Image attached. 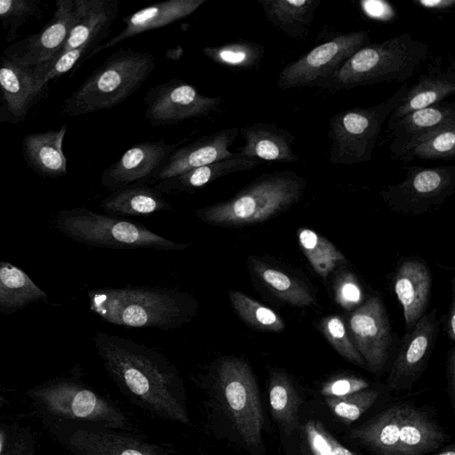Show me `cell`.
Here are the masks:
<instances>
[{
	"label": "cell",
	"mask_w": 455,
	"mask_h": 455,
	"mask_svg": "<svg viewBox=\"0 0 455 455\" xmlns=\"http://www.w3.org/2000/svg\"><path fill=\"white\" fill-rule=\"evenodd\" d=\"M94 343L106 372L131 403L158 419L190 424L183 378L166 355L101 331L95 334Z\"/></svg>",
	"instance_id": "1"
},
{
	"label": "cell",
	"mask_w": 455,
	"mask_h": 455,
	"mask_svg": "<svg viewBox=\"0 0 455 455\" xmlns=\"http://www.w3.org/2000/svg\"><path fill=\"white\" fill-rule=\"evenodd\" d=\"M196 379L204 395L207 433L250 455H265L267 421L250 363L240 356L224 355L214 359Z\"/></svg>",
	"instance_id": "2"
},
{
	"label": "cell",
	"mask_w": 455,
	"mask_h": 455,
	"mask_svg": "<svg viewBox=\"0 0 455 455\" xmlns=\"http://www.w3.org/2000/svg\"><path fill=\"white\" fill-rule=\"evenodd\" d=\"M88 297L103 321L129 328L175 330L193 321L199 307L192 293L160 286L98 288Z\"/></svg>",
	"instance_id": "3"
},
{
	"label": "cell",
	"mask_w": 455,
	"mask_h": 455,
	"mask_svg": "<svg viewBox=\"0 0 455 455\" xmlns=\"http://www.w3.org/2000/svg\"><path fill=\"white\" fill-rule=\"evenodd\" d=\"M307 180L291 171L263 173L228 200L201 207L196 216L221 228H243L267 221L302 197Z\"/></svg>",
	"instance_id": "4"
},
{
	"label": "cell",
	"mask_w": 455,
	"mask_h": 455,
	"mask_svg": "<svg viewBox=\"0 0 455 455\" xmlns=\"http://www.w3.org/2000/svg\"><path fill=\"white\" fill-rule=\"evenodd\" d=\"M428 53V44L409 33L369 43L347 60L321 88L338 92L381 82H403L427 59Z\"/></svg>",
	"instance_id": "5"
},
{
	"label": "cell",
	"mask_w": 455,
	"mask_h": 455,
	"mask_svg": "<svg viewBox=\"0 0 455 455\" xmlns=\"http://www.w3.org/2000/svg\"><path fill=\"white\" fill-rule=\"evenodd\" d=\"M42 423L55 420L90 422L132 431L130 418L113 400L78 377H58L26 391Z\"/></svg>",
	"instance_id": "6"
},
{
	"label": "cell",
	"mask_w": 455,
	"mask_h": 455,
	"mask_svg": "<svg viewBox=\"0 0 455 455\" xmlns=\"http://www.w3.org/2000/svg\"><path fill=\"white\" fill-rule=\"evenodd\" d=\"M155 67L151 53L121 48L65 100L62 113L77 116L114 108L134 94Z\"/></svg>",
	"instance_id": "7"
},
{
	"label": "cell",
	"mask_w": 455,
	"mask_h": 455,
	"mask_svg": "<svg viewBox=\"0 0 455 455\" xmlns=\"http://www.w3.org/2000/svg\"><path fill=\"white\" fill-rule=\"evenodd\" d=\"M57 225L68 237L96 247L180 251L191 245L161 236L140 223L99 214L84 207L60 212Z\"/></svg>",
	"instance_id": "8"
},
{
	"label": "cell",
	"mask_w": 455,
	"mask_h": 455,
	"mask_svg": "<svg viewBox=\"0 0 455 455\" xmlns=\"http://www.w3.org/2000/svg\"><path fill=\"white\" fill-rule=\"evenodd\" d=\"M408 89L405 83L377 105L354 107L333 115L327 133L331 140V164L352 165L371 161L382 125L402 102Z\"/></svg>",
	"instance_id": "9"
},
{
	"label": "cell",
	"mask_w": 455,
	"mask_h": 455,
	"mask_svg": "<svg viewBox=\"0 0 455 455\" xmlns=\"http://www.w3.org/2000/svg\"><path fill=\"white\" fill-rule=\"evenodd\" d=\"M43 425L71 455H178L172 445L153 442L132 431L74 420Z\"/></svg>",
	"instance_id": "10"
},
{
	"label": "cell",
	"mask_w": 455,
	"mask_h": 455,
	"mask_svg": "<svg viewBox=\"0 0 455 455\" xmlns=\"http://www.w3.org/2000/svg\"><path fill=\"white\" fill-rule=\"evenodd\" d=\"M366 31L332 35L280 72L277 87L281 90L319 87L328 81L355 52L368 44Z\"/></svg>",
	"instance_id": "11"
},
{
	"label": "cell",
	"mask_w": 455,
	"mask_h": 455,
	"mask_svg": "<svg viewBox=\"0 0 455 455\" xmlns=\"http://www.w3.org/2000/svg\"><path fill=\"white\" fill-rule=\"evenodd\" d=\"M404 169V180L380 191L393 212L419 216L443 204L455 191V165Z\"/></svg>",
	"instance_id": "12"
},
{
	"label": "cell",
	"mask_w": 455,
	"mask_h": 455,
	"mask_svg": "<svg viewBox=\"0 0 455 455\" xmlns=\"http://www.w3.org/2000/svg\"><path fill=\"white\" fill-rule=\"evenodd\" d=\"M223 99L208 97L184 80L172 78L151 87L144 97L145 117L152 127L198 119L218 111Z\"/></svg>",
	"instance_id": "13"
},
{
	"label": "cell",
	"mask_w": 455,
	"mask_h": 455,
	"mask_svg": "<svg viewBox=\"0 0 455 455\" xmlns=\"http://www.w3.org/2000/svg\"><path fill=\"white\" fill-rule=\"evenodd\" d=\"M350 339L371 371L380 372L392 343L391 329L382 300L373 296L351 311L346 323Z\"/></svg>",
	"instance_id": "14"
},
{
	"label": "cell",
	"mask_w": 455,
	"mask_h": 455,
	"mask_svg": "<svg viewBox=\"0 0 455 455\" xmlns=\"http://www.w3.org/2000/svg\"><path fill=\"white\" fill-rule=\"evenodd\" d=\"M76 19L75 0H59L52 20L39 32L4 49V58L33 70L52 60L63 46Z\"/></svg>",
	"instance_id": "15"
},
{
	"label": "cell",
	"mask_w": 455,
	"mask_h": 455,
	"mask_svg": "<svg viewBox=\"0 0 455 455\" xmlns=\"http://www.w3.org/2000/svg\"><path fill=\"white\" fill-rule=\"evenodd\" d=\"M439 331L436 311L424 314L403 338L393 363L388 386L396 391L411 387L427 366Z\"/></svg>",
	"instance_id": "16"
},
{
	"label": "cell",
	"mask_w": 455,
	"mask_h": 455,
	"mask_svg": "<svg viewBox=\"0 0 455 455\" xmlns=\"http://www.w3.org/2000/svg\"><path fill=\"white\" fill-rule=\"evenodd\" d=\"M251 282L263 297L293 307H307L315 300L312 287L299 275L267 256L249 255Z\"/></svg>",
	"instance_id": "17"
},
{
	"label": "cell",
	"mask_w": 455,
	"mask_h": 455,
	"mask_svg": "<svg viewBox=\"0 0 455 455\" xmlns=\"http://www.w3.org/2000/svg\"><path fill=\"white\" fill-rule=\"evenodd\" d=\"M181 142L168 143L160 140L134 144L103 171L101 185L110 192L135 184L148 185L153 174Z\"/></svg>",
	"instance_id": "18"
},
{
	"label": "cell",
	"mask_w": 455,
	"mask_h": 455,
	"mask_svg": "<svg viewBox=\"0 0 455 455\" xmlns=\"http://www.w3.org/2000/svg\"><path fill=\"white\" fill-rule=\"evenodd\" d=\"M238 133V127H228L177 148L153 174L148 185L153 186L189 170L236 156L237 153L229 151V147Z\"/></svg>",
	"instance_id": "19"
},
{
	"label": "cell",
	"mask_w": 455,
	"mask_h": 455,
	"mask_svg": "<svg viewBox=\"0 0 455 455\" xmlns=\"http://www.w3.org/2000/svg\"><path fill=\"white\" fill-rule=\"evenodd\" d=\"M452 124H455L454 102H441L387 122L392 157L399 159L414 145Z\"/></svg>",
	"instance_id": "20"
},
{
	"label": "cell",
	"mask_w": 455,
	"mask_h": 455,
	"mask_svg": "<svg viewBox=\"0 0 455 455\" xmlns=\"http://www.w3.org/2000/svg\"><path fill=\"white\" fill-rule=\"evenodd\" d=\"M206 0H165L146 6L123 18V29L107 42L97 45L85 59L114 47L128 38L160 28L190 16Z\"/></svg>",
	"instance_id": "21"
},
{
	"label": "cell",
	"mask_w": 455,
	"mask_h": 455,
	"mask_svg": "<svg viewBox=\"0 0 455 455\" xmlns=\"http://www.w3.org/2000/svg\"><path fill=\"white\" fill-rule=\"evenodd\" d=\"M75 22L63 46L53 59L87 43L99 45L118 16L120 3L118 0H75Z\"/></svg>",
	"instance_id": "22"
},
{
	"label": "cell",
	"mask_w": 455,
	"mask_h": 455,
	"mask_svg": "<svg viewBox=\"0 0 455 455\" xmlns=\"http://www.w3.org/2000/svg\"><path fill=\"white\" fill-rule=\"evenodd\" d=\"M244 144L239 148L242 156L259 161L293 164L299 156L293 150L295 136L271 123H254L239 129Z\"/></svg>",
	"instance_id": "23"
},
{
	"label": "cell",
	"mask_w": 455,
	"mask_h": 455,
	"mask_svg": "<svg viewBox=\"0 0 455 455\" xmlns=\"http://www.w3.org/2000/svg\"><path fill=\"white\" fill-rule=\"evenodd\" d=\"M394 290L403 307L407 331L425 314L431 290L427 266L417 259H405L394 278Z\"/></svg>",
	"instance_id": "24"
},
{
	"label": "cell",
	"mask_w": 455,
	"mask_h": 455,
	"mask_svg": "<svg viewBox=\"0 0 455 455\" xmlns=\"http://www.w3.org/2000/svg\"><path fill=\"white\" fill-rule=\"evenodd\" d=\"M261 161L236 156L208 164L153 185L162 194L195 193L196 190L227 175L247 172Z\"/></svg>",
	"instance_id": "25"
},
{
	"label": "cell",
	"mask_w": 455,
	"mask_h": 455,
	"mask_svg": "<svg viewBox=\"0 0 455 455\" xmlns=\"http://www.w3.org/2000/svg\"><path fill=\"white\" fill-rule=\"evenodd\" d=\"M454 92V63L446 69L433 68L420 75L416 84L409 87L402 102L387 121L392 122L415 110L441 103Z\"/></svg>",
	"instance_id": "26"
},
{
	"label": "cell",
	"mask_w": 455,
	"mask_h": 455,
	"mask_svg": "<svg viewBox=\"0 0 455 455\" xmlns=\"http://www.w3.org/2000/svg\"><path fill=\"white\" fill-rule=\"evenodd\" d=\"M408 404L395 405L371 418L349 436L373 455H398L399 433Z\"/></svg>",
	"instance_id": "27"
},
{
	"label": "cell",
	"mask_w": 455,
	"mask_h": 455,
	"mask_svg": "<svg viewBox=\"0 0 455 455\" xmlns=\"http://www.w3.org/2000/svg\"><path fill=\"white\" fill-rule=\"evenodd\" d=\"M267 397L271 416L282 436L287 437L299 429L301 399L294 383L283 368L268 371Z\"/></svg>",
	"instance_id": "28"
},
{
	"label": "cell",
	"mask_w": 455,
	"mask_h": 455,
	"mask_svg": "<svg viewBox=\"0 0 455 455\" xmlns=\"http://www.w3.org/2000/svg\"><path fill=\"white\" fill-rule=\"evenodd\" d=\"M446 439L442 427L427 412L407 405L399 433L398 455H425Z\"/></svg>",
	"instance_id": "29"
},
{
	"label": "cell",
	"mask_w": 455,
	"mask_h": 455,
	"mask_svg": "<svg viewBox=\"0 0 455 455\" xmlns=\"http://www.w3.org/2000/svg\"><path fill=\"white\" fill-rule=\"evenodd\" d=\"M100 207L111 216L141 217L161 211H170L172 206L156 188L150 185H131L111 192Z\"/></svg>",
	"instance_id": "30"
},
{
	"label": "cell",
	"mask_w": 455,
	"mask_h": 455,
	"mask_svg": "<svg viewBox=\"0 0 455 455\" xmlns=\"http://www.w3.org/2000/svg\"><path fill=\"white\" fill-rule=\"evenodd\" d=\"M267 20L288 36L307 37L320 0H259Z\"/></svg>",
	"instance_id": "31"
},
{
	"label": "cell",
	"mask_w": 455,
	"mask_h": 455,
	"mask_svg": "<svg viewBox=\"0 0 455 455\" xmlns=\"http://www.w3.org/2000/svg\"><path fill=\"white\" fill-rule=\"evenodd\" d=\"M68 125L59 130L28 135L23 141L28 164L41 174L59 176L67 172V159L63 153V140Z\"/></svg>",
	"instance_id": "32"
},
{
	"label": "cell",
	"mask_w": 455,
	"mask_h": 455,
	"mask_svg": "<svg viewBox=\"0 0 455 455\" xmlns=\"http://www.w3.org/2000/svg\"><path fill=\"white\" fill-rule=\"evenodd\" d=\"M0 92L7 110L19 119L23 118L37 96L31 70L6 58L0 60Z\"/></svg>",
	"instance_id": "33"
},
{
	"label": "cell",
	"mask_w": 455,
	"mask_h": 455,
	"mask_svg": "<svg viewBox=\"0 0 455 455\" xmlns=\"http://www.w3.org/2000/svg\"><path fill=\"white\" fill-rule=\"evenodd\" d=\"M299 247L315 273L326 278L337 267L347 262L343 253L327 238L307 228L297 230Z\"/></svg>",
	"instance_id": "34"
},
{
	"label": "cell",
	"mask_w": 455,
	"mask_h": 455,
	"mask_svg": "<svg viewBox=\"0 0 455 455\" xmlns=\"http://www.w3.org/2000/svg\"><path fill=\"white\" fill-rule=\"evenodd\" d=\"M228 296L233 311L249 328L264 332H281L285 329L284 321L275 310L247 294L228 290Z\"/></svg>",
	"instance_id": "35"
},
{
	"label": "cell",
	"mask_w": 455,
	"mask_h": 455,
	"mask_svg": "<svg viewBox=\"0 0 455 455\" xmlns=\"http://www.w3.org/2000/svg\"><path fill=\"white\" fill-rule=\"evenodd\" d=\"M46 297L28 275L19 267L0 263V307L17 308Z\"/></svg>",
	"instance_id": "36"
},
{
	"label": "cell",
	"mask_w": 455,
	"mask_h": 455,
	"mask_svg": "<svg viewBox=\"0 0 455 455\" xmlns=\"http://www.w3.org/2000/svg\"><path fill=\"white\" fill-rule=\"evenodd\" d=\"M204 55L212 62L235 70L257 68L263 58L265 48L255 42L239 39L202 49Z\"/></svg>",
	"instance_id": "37"
},
{
	"label": "cell",
	"mask_w": 455,
	"mask_h": 455,
	"mask_svg": "<svg viewBox=\"0 0 455 455\" xmlns=\"http://www.w3.org/2000/svg\"><path fill=\"white\" fill-rule=\"evenodd\" d=\"M413 159L454 160L455 124L447 125L407 150L400 158L403 162Z\"/></svg>",
	"instance_id": "38"
},
{
	"label": "cell",
	"mask_w": 455,
	"mask_h": 455,
	"mask_svg": "<svg viewBox=\"0 0 455 455\" xmlns=\"http://www.w3.org/2000/svg\"><path fill=\"white\" fill-rule=\"evenodd\" d=\"M39 440L30 427L0 420V455H40Z\"/></svg>",
	"instance_id": "39"
},
{
	"label": "cell",
	"mask_w": 455,
	"mask_h": 455,
	"mask_svg": "<svg viewBox=\"0 0 455 455\" xmlns=\"http://www.w3.org/2000/svg\"><path fill=\"white\" fill-rule=\"evenodd\" d=\"M306 455H356L335 439L319 420L300 425Z\"/></svg>",
	"instance_id": "40"
},
{
	"label": "cell",
	"mask_w": 455,
	"mask_h": 455,
	"mask_svg": "<svg viewBox=\"0 0 455 455\" xmlns=\"http://www.w3.org/2000/svg\"><path fill=\"white\" fill-rule=\"evenodd\" d=\"M318 324L325 339L344 359L360 367H367L363 358L354 346L346 322L340 315L324 316Z\"/></svg>",
	"instance_id": "41"
},
{
	"label": "cell",
	"mask_w": 455,
	"mask_h": 455,
	"mask_svg": "<svg viewBox=\"0 0 455 455\" xmlns=\"http://www.w3.org/2000/svg\"><path fill=\"white\" fill-rule=\"evenodd\" d=\"M97 45L94 43L84 44L31 70L36 95L50 80L69 71L86 52L89 53Z\"/></svg>",
	"instance_id": "42"
},
{
	"label": "cell",
	"mask_w": 455,
	"mask_h": 455,
	"mask_svg": "<svg viewBox=\"0 0 455 455\" xmlns=\"http://www.w3.org/2000/svg\"><path fill=\"white\" fill-rule=\"evenodd\" d=\"M379 395V391L366 388L341 397H325V403L337 417L355 421L374 404Z\"/></svg>",
	"instance_id": "43"
},
{
	"label": "cell",
	"mask_w": 455,
	"mask_h": 455,
	"mask_svg": "<svg viewBox=\"0 0 455 455\" xmlns=\"http://www.w3.org/2000/svg\"><path fill=\"white\" fill-rule=\"evenodd\" d=\"M39 13V3L36 0H0V20L7 32L8 42L16 37L20 27L29 17Z\"/></svg>",
	"instance_id": "44"
},
{
	"label": "cell",
	"mask_w": 455,
	"mask_h": 455,
	"mask_svg": "<svg viewBox=\"0 0 455 455\" xmlns=\"http://www.w3.org/2000/svg\"><path fill=\"white\" fill-rule=\"evenodd\" d=\"M335 301L344 309L353 311L363 303V291L356 276L349 271H341L333 283Z\"/></svg>",
	"instance_id": "45"
},
{
	"label": "cell",
	"mask_w": 455,
	"mask_h": 455,
	"mask_svg": "<svg viewBox=\"0 0 455 455\" xmlns=\"http://www.w3.org/2000/svg\"><path fill=\"white\" fill-rule=\"evenodd\" d=\"M364 379L356 376H340L329 379L322 386L320 392L324 397H341L369 388Z\"/></svg>",
	"instance_id": "46"
},
{
	"label": "cell",
	"mask_w": 455,
	"mask_h": 455,
	"mask_svg": "<svg viewBox=\"0 0 455 455\" xmlns=\"http://www.w3.org/2000/svg\"><path fill=\"white\" fill-rule=\"evenodd\" d=\"M447 390L452 407H454L455 398V347L452 346L448 352L447 367Z\"/></svg>",
	"instance_id": "47"
},
{
	"label": "cell",
	"mask_w": 455,
	"mask_h": 455,
	"mask_svg": "<svg viewBox=\"0 0 455 455\" xmlns=\"http://www.w3.org/2000/svg\"><path fill=\"white\" fill-rule=\"evenodd\" d=\"M414 3L422 8L437 12L448 11L455 4L454 0H417Z\"/></svg>",
	"instance_id": "48"
},
{
	"label": "cell",
	"mask_w": 455,
	"mask_h": 455,
	"mask_svg": "<svg viewBox=\"0 0 455 455\" xmlns=\"http://www.w3.org/2000/svg\"><path fill=\"white\" fill-rule=\"evenodd\" d=\"M445 320L444 326L445 331L447 332L448 337L451 340L454 341L455 339V303L452 299L451 305L448 308L447 314L444 315Z\"/></svg>",
	"instance_id": "49"
},
{
	"label": "cell",
	"mask_w": 455,
	"mask_h": 455,
	"mask_svg": "<svg viewBox=\"0 0 455 455\" xmlns=\"http://www.w3.org/2000/svg\"><path fill=\"white\" fill-rule=\"evenodd\" d=\"M9 403V401L5 395L2 392L0 389V411L3 410L4 407H6Z\"/></svg>",
	"instance_id": "50"
},
{
	"label": "cell",
	"mask_w": 455,
	"mask_h": 455,
	"mask_svg": "<svg viewBox=\"0 0 455 455\" xmlns=\"http://www.w3.org/2000/svg\"><path fill=\"white\" fill-rule=\"evenodd\" d=\"M435 455H455L454 448L451 446V447L445 449L444 451H440Z\"/></svg>",
	"instance_id": "51"
},
{
	"label": "cell",
	"mask_w": 455,
	"mask_h": 455,
	"mask_svg": "<svg viewBox=\"0 0 455 455\" xmlns=\"http://www.w3.org/2000/svg\"><path fill=\"white\" fill-rule=\"evenodd\" d=\"M199 455H214V454H210V453H202V454H199ZM218 455H225V454H218Z\"/></svg>",
	"instance_id": "52"
}]
</instances>
